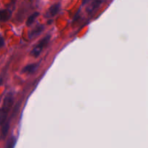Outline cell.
I'll return each instance as SVG.
<instances>
[{
	"label": "cell",
	"mask_w": 148,
	"mask_h": 148,
	"mask_svg": "<svg viewBox=\"0 0 148 148\" xmlns=\"http://www.w3.org/2000/svg\"><path fill=\"white\" fill-rule=\"evenodd\" d=\"M12 103V92H8L5 95V97H4V101H3L2 106H1V113H0V123H1V126H3L6 123V119H7L9 111L11 109Z\"/></svg>",
	"instance_id": "1"
},
{
	"label": "cell",
	"mask_w": 148,
	"mask_h": 148,
	"mask_svg": "<svg viewBox=\"0 0 148 148\" xmlns=\"http://www.w3.org/2000/svg\"><path fill=\"white\" fill-rule=\"evenodd\" d=\"M51 36L49 35H47L45 37H43V38L40 39L36 45H34V47L32 49L31 51H30V55L34 57H37L39 56L40 51H42V49L45 47V46L47 45V43H49V40H50Z\"/></svg>",
	"instance_id": "2"
},
{
	"label": "cell",
	"mask_w": 148,
	"mask_h": 148,
	"mask_svg": "<svg viewBox=\"0 0 148 148\" xmlns=\"http://www.w3.org/2000/svg\"><path fill=\"white\" fill-rule=\"evenodd\" d=\"M59 8H60V4L59 3H55V4H52L48 10L47 13H46V16L48 17H51L54 16L56 13L59 12Z\"/></svg>",
	"instance_id": "3"
},
{
	"label": "cell",
	"mask_w": 148,
	"mask_h": 148,
	"mask_svg": "<svg viewBox=\"0 0 148 148\" xmlns=\"http://www.w3.org/2000/svg\"><path fill=\"white\" fill-rule=\"evenodd\" d=\"M43 30V25H40L36 26L35 28H33L31 31L29 33V37L30 38H33V37H36V36H38V34H40V32Z\"/></svg>",
	"instance_id": "4"
},
{
	"label": "cell",
	"mask_w": 148,
	"mask_h": 148,
	"mask_svg": "<svg viewBox=\"0 0 148 148\" xmlns=\"http://www.w3.org/2000/svg\"><path fill=\"white\" fill-rule=\"evenodd\" d=\"M38 66V64H28L23 68V72L27 74L33 73L37 69Z\"/></svg>",
	"instance_id": "5"
},
{
	"label": "cell",
	"mask_w": 148,
	"mask_h": 148,
	"mask_svg": "<svg viewBox=\"0 0 148 148\" xmlns=\"http://www.w3.org/2000/svg\"><path fill=\"white\" fill-rule=\"evenodd\" d=\"M11 11L9 10H1L0 12V17H1V21L4 22L8 20L11 16Z\"/></svg>",
	"instance_id": "6"
},
{
	"label": "cell",
	"mask_w": 148,
	"mask_h": 148,
	"mask_svg": "<svg viewBox=\"0 0 148 148\" xmlns=\"http://www.w3.org/2000/svg\"><path fill=\"white\" fill-rule=\"evenodd\" d=\"M102 3V1H93L92 2H91V4L88 6V7L87 8L88 12H92L93 10H95V9L98 8V6Z\"/></svg>",
	"instance_id": "7"
},
{
	"label": "cell",
	"mask_w": 148,
	"mask_h": 148,
	"mask_svg": "<svg viewBox=\"0 0 148 148\" xmlns=\"http://www.w3.org/2000/svg\"><path fill=\"white\" fill-rule=\"evenodd\" d=\"M16 143V137L14 136H12L7 140V143H6L5 148H14Z\"/></svg>",
	"instance_id": "8"
},
{
	"label": "cell",
	"mask_w": 148,
	"mask_h": 148,
	"mask_svg": "<svg viewBox=\"0 0 148 148\" xmlns=\"http://www.w3.org/2000/svg\"><path fill=\"white\" fill-rule=\"evenodd\" d=\"M38 14H39V13L38 12H36L33 13L31 15L29 16L28 18H27V21H26V25H31L32 23H33V22L35 20V19L36 18V17H37Z\"/></svg>",
	"instance_id": "9"
},
{
	"label": "cell",
	"mask_w": 148,
	"mask_h": 148,
	"mask_svg": "<svg viewBox=\"0 0 148 148\" xmlns=\"http://www.w3.org/2000/svg\"><path fill=\"white\" fill-rule=\"evenodd\" d=\"M9 130V123L7 122L2 126L1 127V138L4 139L7 134V132Z\"/></svg>",
	"instance_id": "10"
},
{
	"label": "cell",
	"mask_w": 148,
	"mask_h": 148,
	"mask_svg": "<svg viewBox=\"0 0 148 148\" xmlns=\"http://www.w3.org/2000/svg\"><path fill=\"white\" fill-rule=\"evenodd\" d=\"M3 38H1V46H3V43H4V41H3Z\"/></svg>",
	"instance_id": "11"
}]
</instances>
